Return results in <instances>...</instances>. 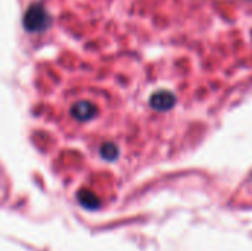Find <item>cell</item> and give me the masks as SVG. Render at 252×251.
Segmentation results:
<instances>
[{"instance_id":"obj_5","label":"cell","mask_w":252,"mask_h":251,"mask_svg":"<svg viewBox=\"0 0 252 251\" xmlns=\"http://www.w3.org/2000/svg\"><path fill=\"white\" fill-rule=\"evenodd\" d=\"M80 200H81V204H84L86 207H94L97 206V200L93 194L87 192V191H83L80 194Z\"/></svg>"},{"instance_id":"obj_1","label":"cell","mask_w":252,"mask_h":251,"mask_svg":"<svg viewBox=\"0 0 252 251\" xmlns=\"http://www.w3.org/2000/svg\"><path fill=\"white\" fill-rule=\"evenodd\" d=\"M50 22H52V18H50L49 12L40 3L31 4L27 9V12L24 13V18H22L24 28L27 31H31V33L44 31L46 28H49Z\"/></svg>"},{"instance_id":"obj_2","label":"cell","mask_w":252,"mask_h":251,"mask_svg":"<svg viewBox=\"0 0 252 251\" xmlns=\"http://www.w3.org/2000/svg\"><path fill=\"white\" fill-rule=\"evenodd\" d=\"M96 107L89 101H78L71 107V115L78 121H89L93 117H96Z\"/></svg>"},{"instance_id":"obj_3","label":"cell","mask_w":252,"mask_h":251,"mask_svg":"<svg viewBox=\"0 0 252 251\" xmlns=\"http://www.w3.org/2000/svg\"><path fill=\"white\" fill-rule=\"evenodd\" d=\"M176 104V98L171 92L167 90H159L152 95L151 98V107L158 109V111H167Z\"/></svg>"},{"instance_id":"obj_4","label":"cell","mask_w":252,"mask_h":251,"mask_svg":"<svg viewBox=\"0 0 252 251\" xmlns=\"http://www.w3.org/2000/svg\"><path fill=\"white\" fill-rule=\"evenodd\" d=\"M118 148L114 145V143H111V142H108V143H103L102 145V148H100V155H102V158H105V160H108V161H114L117 157H118Z\"/></svg>"}]
</instances>
